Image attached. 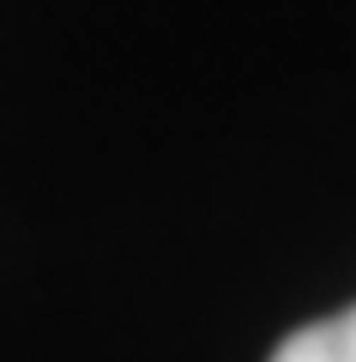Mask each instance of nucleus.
Wrapping results in <instances>:
<instances>
[{
	"label": "nucleus",
	"mask_w": 356,
	"mask_h": 362,
	"mask_svg": "<svg viewBox=\"0 0 356 362\" xmlns=\"http://www.w3.org/2000/svg\"><path fill=\"white\" fill-rule=\"evenodd\" d=\"M271 362H356V304L330 320H314V325L292 330L271 351Z\"/></svg>",
	"instance_id": "nucleus-1"
}]
</instances>
